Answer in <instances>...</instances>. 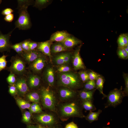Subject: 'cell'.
<instances>
[{
	"mask_svg": "<svg viewBox=\"0 0 128 128\" xmlns=\"http://www.w3.org/2000/svg\"><path fill=\"white\" fill-rule=\"evenodd\" d=\"M19 16L15 21V28L20 30H26L29 29L32 24L29 14L27 11L28 6L33 3L32 0H17Z\"/></svg>",
	"mask_w": 128,
	"mask_h": 128,
	"instance_id": "obj_1",
	"label": "cell"
},
{
	"mask_svg": "<svg viewBox=\"0 0 128 128\" xmlns=\"http://www.w3.org/2000/svg\"><path fill=\"white\" fill-rule=\"evenodd\" d=\"M58 82L59 85L70 89H76L82 86L78 74L70 71L60 73L58 75Z\"/></svg>",
	"mask_w": 128,
	"mask_h": 128,
	"instance_id": "obj_2",
	"label": "cell"
},
{
	"mask_svg": "<svg viewBox=\"0 0 128 128\" xmlns=\"http://www.w3.org/2000/svg\"><path fill=\"white\" fill-rule=\"evenodd\" d=\"M11 64L5 69L13 73L16 76H25L27 71V64L22 58L18 54L12 57L10 59Z\"/></svg>",
	"mask_w": 128,
	"mask_h": 128,
	"instance_id": "obj_3",
	"label": "cell"
},
{
	"mask_svg": "<svg viewBox=\"0 0 128 128\" xmlns=\"http://www.w3.org/2000/svg\"><path fill=\"white\" fill-rule=\"evenodd\" d=\"M122 87L120 89L115 88L110 91L106 97L107 101L105 108L110 106L115 107L122 102L123 98L126 96Z\"/></svg>",
	"mask_w": 128,
	"mask_h": 128,
	"instance_id": "obj_4",
	"label": "cell"
},
{
	"mask_svg": "<svg viewBox=\"0 0 128 128\" xmlns=\"http://www.w3.org/2000/svg\"><path fill=\"white\" fill-rule=\"evenodd\" d=\"M79 104L76 102H73L65 105L62 108L61 112L64 116H76L83 117L82 109Z\"/></svg>",
	"mask_w": 128,
	"mask_h": 128,
	"instance_id": "obj_5",
	"label": "cell"
},
{
	"mask_svg": "<svg viewBox=\"0 0 128 128\" xmlns=\"http://www.w3.org/2000/svg\"><path fill=\"white\" fill-rule=\"evenodd\" d=\"M42 101L44 106L51 110L55 108V99L52 92L47 89L44 88L41 91Z\"/></svg>",
	"mask_w": 128,
	"mask_h": 128,
	"instance_id": "obj_6",
	"label": "cell"
},
{
	"mask_svg": "<svg viewBox=\"0 0 128 128\" xmlns=\"http://www.w3.org/2000/svg\"><path fill=\"white\" fill-rule=\"evenodd\" d=\"M46 62L44 56L40 57L29 64L26 69L28 71L34 74L39 73L44 68Z\"/></svg>",
	"mask_w": 128,
	"mask_h": 128,
	"instance_id": "obj_7",
	"label": "cell"
},
{
	"mask_svg": "<svg viewBox=\"0 0 128 128\" xmlns=\"http://www.w3.org/2000/svg\"><path fill=\"white\" fill-rule=\"evenodd\" d=\"M17 76V80L14 85L18 92L21 94H25L29 90L26 76Z\"/></svg>",
	"mask_w": 128,
	"mask_h": 128,
	"instance_id": "obj_8",
	"label": "cell"
},
{
	"mask_svg": "<svg viewBox=\"0 0 128 128\" xmlns=\"http://www.w3.org/2000/svg\"><path fill=\"white\" fill-rule=\"evenodd\" d=\"M44 56L41 52L36 50L23 52L20 56L27 64L28 65L39 57Z\"/></svg>",
	"mask_w": 128,
	"mask_h": 128,
	"instance_id": "obj_9",
	"label": "cell"
},
{
	"mask_svg": "<svg viewBox=\"0 0 128 128\" xmlns=\"http://www.w3.org/2000/svg\"><path fill=\"white\" fill-rule=\"evenodd\" d=\"M28 71L25 76L29 88L33 89L37 87L40 83V77L35 74Z\"/></svg>",
	"mask_w": 128,
	"mask_h": 128,
	"instance_id": "obj_10",
	"label": "cell"
},
{
	"mask_svg": "<svg viewBox=\"0 0 128 128\" xmlns=\"http://www.w3.org/2000/svg\"><path fill=\"white\" fill-rule=\"evenodd\" d=\"M12 32H10L5 35L0 33V52L10 51L11 45L9 39Z\"/></svg>",
	"mask_w": 128,
	"mask_h": 128,
	"instance_id": "obj_11",
	"label": "cell"
},
{
	"mask_svg": "<svg viewBox=\"0 0 128 128\" xmlns=\"http://www.w3.org/2000/svg\"><path fill=\"white\" fill-rule=\"evenodd\" d=\"M81 46L78 47L76 50L74 54L73 64L75 70L85 69V67L80 55Z\"/></svg>",
	"mask_w": 128,
	"mask_h": 128,
	"instance_id": "obj_12",
	"label": "cell"
},
{
	"mask_svg": "<svg viewBox=\"0 0 128 128\" xmlns=\"http://www.w3.org/2000/svg\"><path fill=\"white\" fill-rule=\"evenodd\" d=\"M69 52L63 53L56 55L54 58L55 63L57 65H61L69 63L72 57Z\"/></svg>",
	"mask_w": 128,
	"mask_h": 128,
	"instance_id": "obj_13",
	"label": "cell"
},
{
	"mask_svg": "<svg viewBox=\"0 0 128 128\" xmlns=\"http://www.w3.org/2000/svg\"><path fill=\"white\" fill-rule=\"evenodd\" d=\"M52 44V42L49 40L39 42L36 50L41 52L44 55L48 56L51 59L50 47Z\"/></svg>",
	"mask_w": 128,
	"mask_h": 128,
	"instance_id": "obj_14",
	"label": "cell"
},
{
	"mask_svg": "<svg viewBox=\"0 0 128 128\" xmlns=\"http://www.w3.org/2000/svg\"><path fill=\"white\" fill-rule=\"evenodd\" d=\"M81 42L79 39L70 34L63 41L61 42L68 49L80 44Z\"/></svg>",
	"mask_w": 128,
	"mask_h": 128,
	"instance_id": "obj_15",
	"label": "cell"
},
{
	"mask_svg": "<svg viewBox=\"0 0 128 128\" xmlns=\"http://www.w3.org/2000/svg\"><path fill=\"white\" fill-rule=\"evenodd\" d=\"M70 35L64 31H57L52 34L49 40L52 42H61Z\"/></svg>",
	"mask_w": 128,
	"mask_h": 128,
	"instance_id": "obj_16",
	"label": "cell"
},
{
	"mask_svg": "<svg viewBox=\"0 0 128 128\" xmlns=\"http://www.w3.org/2000/svg\"><path fill=\"white\" fill-rule=\"evenodd\" d=\"M37 119L39 122L46 124H52L54 121V119L53 116L46 114L38 115L37 117Z\"/></svg>",
	"mask_w": 128,
	"mask_h": 128,
	"instance_id": "obj_17",
	"label": "cell"
},
{
	"mask_svg": "<svg viewBox=\"0 0 128 128\" xmlns=\"http://www.w3.org/2000/svg\"><path fill=\"white\" fill-rule=\"evenodd\" d=\"M45 78L49 84L52 86L54 82V74L53 69L51 67H48L46 69L44 73Z\"/></svg>",
	"mask_w": 128,
	"mask_h": 128,
	"instance_id": "obj_18",
	"label": "cell"
},
{
	"mask_svg": "<svg viewBox=\"0 0 128 128\" xmlns=\"http://www.w3.org/2000/svg\"><path fill=\"white\" fill-rule=\"evenodd\" d=\"M96 90L95 89L90 91H82L79 93V97L82 101H93V95Z\"/></svg>",
	"mask_w": 128,
	"mask_h": 128,
	"instance_id": "obj_19",
	"label": "cell"
},
{
	"mask_svg": "<svg viewBox=\"0 0 128 128\" xmlns=\"http://www.w3.org/2000/svg\"><path fill=\"white\" fill-rule=\"evenodd\" d=\"M59 93L62 98L66 99L74 97L76 92L71 89L65 88L60 89L59 91Z\"/></svg>",
	"mask_w": 128,
	"mask_h": 128,
	"instance_id": "obj_20",
	"label": "cell"
},
{
	"mask_svg": "<svg viewBox=\"0 0 128 128\" xmlns=\"http://www.w3.org/2000/svg\"><path fill=\"white\" fill-rule=\"evenodd\" d=\"M68 50L61 42L52 44L50 47L51 53L53 54L65 51Z\"/></svg>",
	"mask_w": 128,
	"mask_h": 128,
	"instance_id": "obj_21",
	"label": "cell"
},
{
	"mask_svg": "<svg viewBox=\"0 0 128 128\" xmlns=\"http://www.w3.org/2000/svg\"><path fill=\"white\" fill-rule=\"evenodd\" d=\"M95 81L96 89L99 90L100 93L103 95L104 97H106L107 96L103 93V85L104 82V78L100 75Z\"/></svg>",
	"mask_w": 128,
	"mask_h": 128,
	"instance_id": "obj_22",
	"label": "cell"
},
{
	"mask_svg": "<svg viewBox=\"0 0 128 128\" xmlns=\"http://www.w3.org/2000/svg\"><path fill=\"white\" fill-rule=\"evenodd\" d=\"M118 47H124L128 45V36L127 33L120 34L117 39Z\"/></svg>",
	"mask_w": 128,
	"mask_h": 128,
	"instance_id": "obj_23",
	"label": "cell"
},
{
	"mask_svg": "<svg viewBox=\"0 0 128 128\" xmlns=\"http://www.w3.org/2000/svg\"><path fill=\"white\" fill-rule=\"evenodd\" d=\"M102 111L99 110L96 112H90L89 114L85 117L86 120L90 123L97 120L100 114L102 112Z\"/></svg>",
	"mask_w": 128,
	"mask_h": 128,
	"instance_id": "obj_24",
	"label": "cell"
},
{
	"mask_svg": "<svg viewBox=\"0 0 128 128\" xmlns=\"http://www.w3.org/2000/svg\"><path fill=\"white\" fill-rule=\"evenodd\" d=\"M93 102L89 101H82V103L83 107L86 110L91 111L95 110L96 108L93 105Z\"/></svg>",
	"mask_w": 128,
	"mask_h": 128,
	"instance_id": "obj_25",
	"label": "cell"
},
{
	"mask_svg": "<svg viewBox=\"0 0 128 128\" xmlns=\"http://www.w3.org/2000/svg\"><path fill=\"white\" fill-rule=\"evenodd\" d=\"M16 100L17 103L21 109H29L31 105L28 102L20 98H17Z\"/></svg>",
	"mask_w": 128,
	"mask_h": 128,
	"instance_id": "obj_26",
	"label": "cell"
},
{
	"mask_svg": "<svg viewBox=\"0 0 128 128\" xmlns=\"http://www.w3.org/2000/svg\"><path fill=\"white\" fill-rule=\"evenodd\" d=\"M27 99L30 101L35 103H37L39 101L40 97L37 92H33L29 93L27 95Z\"/></svg>",
	"mask_w": 128,
	"mask_h": 128,
	"instance_id": "obj_27",
	"label": "cell"
},
{
	"mask_svg": "<svg viewBox=\"0 0 128 128\" xmlns=\"http://www.w3.org/2000/svg\"><path fill=\"white\" fill-rule=\"evenodd\" d=\"M50 0H36L34 6L41 9L46 7L50 3Z\"/></svg>",
	"mask_w": 128,
	"mask_h": 128,
	"instance_id": "obj_28",
	"label": "cell"
},
{
	"mask_svg": "<svg viewBox=\"0 0 128 128\" xmlns=\"http://www.w3.org/2000/svg\"><path fill=\"white\" fill-rule=\"evenodd\" d=\"M117 53L119 57L121 59H128V53L124 48L118 47Z\"/></svg>",
	"mask_w": 128,
	"mask_h": 128,
	"instance_id": "obj_29",
	"label": "cell"
},
{
	"mask_svg": "<svg viewBox=\"0 0 128 128\" xmlns=\"http://www.w3.org/2000/svg\"><path fill=\"white\" fill-rule=\"evenodd\" d=\"M11 49H13L15 50L20 56H21L23 53L24 51L22 48L21 42L15 44L13 45H11Z\"/></svg>",
	"mask_w": 128,
	"mask_h": 128,
	"instance_id": "obj_30",
	"label": "cell"
},
{
	"mask_svg": "<svg viewBox=\"0 0 128 128\" xmlns=\"http://www.w3.org/2000/svg\"><path fill=\"white\" fill-rule=\"evenodd\" d=\"M84 90L90 91L96 89V81L89 80L86 82L84 86Z\"/></svg>",
	"mask_w": 128,
	"mask_h": 128,
	"instance_id": "obj_31",
	"label": "cell"
},
{
	"mask_svg": "<svg viewBox=\"0 0 128 128\" xmlns=\"http://www.w3.org/2000/svg\"><path fill=\"white\" fill-rule=\"evenodd\" d=\"M8 55H3L0 57V72L4 69H5L7 67V61L6 58Z\"/></svg>",
	"mask_w": 128,
	"mask_h": 128,
	"instance_id": "obj_32",
	"label": "cell"
},
{
	"mask_svg": "<svg viewBox=\"0 0 128 128\" xmlns=\"http://www.w3.org/2000/svg\"><path fill=\"white\" fill-rule=\"evenodd\" d=\"M29 109L31 113H38L41 111V108L37 103H33L32 104Z\"/></svg>",
	"mask_w": 128,
	"mask_h": 128,
	"instance_id": "obj_33",
	"label": "cell"
},
{
	"mask_svg": "<svg viewBox=\"0 0 128 128\" xmlns=\"http://www.w3.org/2000/svg\"><path fill=\"white\" fill-rule=\"evenodd\" d=\"M78 75L81 81L83 82H86L89 80L88 73L85 71L79 72Z\"/></svg>",
	"mask_w": 128,
	"mask_h": 128,
	"instance_id": "obj_34",
	"label": "cell"
},
{
	"mask_svg": "<svg viewBox=\"0 0 128 128\" xmlns=\"http://www.w3.org/2000/svg\"><path fill=\"white\" fill-rule=\"evenodd\" d=\"M8 83L11 85H14L17 80V76L10 73L6 79Z\"/></svg>",
	"mask_w": 128,
	"mask_h": 128,
	"instance_id": "obj_35",
	"label": "cell"
},
{
	"mask_svg": "<svg viewBox=\"0 0 128 128\" xmlns=\"http://www.w3.org/2000/svg\"><path fill=\"white\" fill-rule=\"evenodd\" d=\"M123 77L124 79L125 87L123 91L126 96H128V74L123 73Z\"/></svg>",
	"mask_w": 128,
	"mask_h": 128,
	"instance_id": "obj_36",
	"label": "cell"
},
{
	"mask_svg": "<svg viewBox=\"0 0 128 128\" xmlns=\"http://www.w3.org/2000/svg\"><path fill=\"white\" fill-rule=\"evenodd\" d=\"M31 41L30 39H27L21 42L22 47L24 52L30 51L29 44Z\"/></svg>",
	"mask_w": 128,
	"mask_h": 128,
	"instance_id": "obj_37",
	"label": "cell"
},
{
	"mask_svg": "<svg viewBox=\"0 0 128 128\" xmlns=\"http://www.w3.org/2000/svg\"><path fill=\"white\" fill-rule=\"evenodd\" d=\"M71 70L70 68L65 64L60 65L57 69V71L60 73L70 72Z\"/></svg>",
	"mask_w": 128,
	"mask_h": 128,
	"instance_id": "obj_38",
	"label": "cell"
},
{
	"mask_svg": "<svg viewBox=\"0 0 128 128\" xmlns=\"http://www.w3.org/2000/svg\"><path fill=\"white\" fill-rule=\"evenodd\" d=\"M31 117V113L30 112L27 111H26L23 115V121L24 122L28 123L30 121Z\"/></svg>",
	"mask_w": 128,
	"mask_h": 128,
	"instance_id": "obj_39",
	"label": "cell"
},
{
	"mask_svg": "<svg viewBox=\"0 0 128 128\" xmlns=\"http://www.w3.org/2000/svg\"><path fill=\"white\" fill-rule=\"evenodd\" d=\"M89 80L96 81L100 75L96 72L91 70L88 73Z\"/></svg>",
	"mask_w": 128,
	"mask_h": 128,
	"instance_id": "obj_40",
	"label": "cell"
},
{
	"mask_svg": "<svg viewBox=\"0 0 128 128\" xmlns=\"http://www.w3.org/2000/svg\"><path fill=\"white\" fill-rule=\"evenodd\" d=\"M39 42H34L31 41L29 44V46L30 51L36 49Z\"/></svg>",
	"mask_w": 128,
	"mask_h": 128,
	"instance_id": "obj_41",
	"label": "cell"
},
{
	"mask_svg": "<svg viewBox=\"0 0 128 128\" xmlns=\"http://www.w3.org/2000/svg\"><path fill=\"white\" fill-rule=\"evenodd\" d=\"M9 92L11 95H14L18 92L17 88L14 85H11L9 87Z\"/></svg>",
	"mask_w": 128,
	"mask_h": 128,
	"instance_id": "obj_42",
	"label": "cell"
},
{
	"mask_svg": "<svg viewBox=\"0 0 128 128\" xmlns=\"http://www.w3.org/2000/svg\"><path fill=\"white\" fill-rule=\"evenodd\" d=\"M14 17L13 14L11 13L6 15L4 18V19L7 22H10L13 20Z\"/></svg>",
	"mask_w": 128,
	"mask_h": 128,
	"instance_id": "obj_43",
	"label": "cell"
},
{
	"mask_svg": "<svg viewBox=\"0 0 128 128\" xmlns=\"http://www.w3.org/2000/svg\"><path fill=\"white\" fill-rule=\"evenodd\" d=\"M14 12V10L9 8H6L2 10L1 14L4 15H6L11 14Z\"/></svg>",
	"mask_w": 128,
	"mask_h": 128,
	"instance_id": "obj_44",
	"label": "cell"
},
{
	"mask_svg": "<svg viewBox=\"0 0 128 128\" xmlns=\"http://www.w3.org/2000/svg\"><path fill=\"white\" fill-rule=\"evenodd\" d=\"M65 128H78V127L74 123L71 122L67 124Z\"/></svg>",
	"mask_w": 128,
	"mask_h": 128,
	"instance_id": "obj_45",
	"label": "cell"
},
{
	"mask_svg": "<svg viewBox=\"0 0 128 128\" xmlns=\"http://www.w3.org/2000/svg\"><path fill=\"white\" fill-rule=\"evenodd\" d=\"M38 128H46L44 127H43L41 125H39L38 126Z\"/></svg>",
	"mask_w": 128,
	"mask_h": 128,
	"instance_id": "obj_46",
	"label": "cell"
},
{
	"mask_svg": "<svg viewBox=\"0 0 128 128\" xmlns=\"http://www.w3.org/2000/svg\"><path fill=\"white\" fill-rule=\"evenodd\" d=\"M28 128H37L36 127L34 126H30L28 127Z\"/></svg>",
	"mask_w": 128,
	"mask_h": 128,
	"instance_id": "obj_47",
	"label": "cell"
},
{
	"mask_svg": "<svg viewBox=\"0 0 128 128\" xmlns=\"http://www.w3.org/2000/svg\"><path fill=\"white\" fill-rule=\"evenodd\" d=\"M2 0H0V4H1V2H2Z\"/></svg>",
	"mask_w": 128,
	"mask_h": 128,
	"instance_id": "obj_48",
	"label": "cell"
},
{
	"mask_svg": "<svg viewBox=\"0 0 128 128\" xmlns=\"http://www.w3.org/2000/svg\"><path fill=\"white\" fill-rule=\"evenodd\" d=\"M104 128H110L109 127H106Z\"/></svg>",
	"mask_w": 128,
	"mask_h": 128,
	"instance_id": "obj_49",
	"label": "cell"
}]
</instances>
